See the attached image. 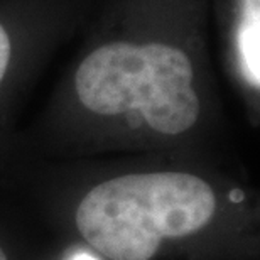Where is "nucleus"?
I'll return each mask as SVG.
<instances>
[{"mask_svg":"<svg viewBox=\"0 0 260 260\" xmlns=\"http://www.w3.org/2000/svg\"><path fill=\"white\" fill-rule=\"evenodd\" d=\"M191 56L162 39H113L91 49L75 73V93L98 117L139 122L174 137L200 120Z\"/></svg>","mask_w":260,"mask_h":260,"instance_id":"f257e3e1","label":"nucleus"},{"mask_svg":"<svg viewBox=\"0 0 260 260\" xmlns=\"http://www.w3.org/2000/svg\"><path fill=\"white\" fill-rule=\"evenodd\" d=\"M215 211V191L198 176L127 174L88 191L76 208V228L107 258L150 260L164 240L201 232Z\"/></svg>","mask_w":260,"mask_h":260,"instance_id":"f03ea898","label":"nucleus"},{"mask_svg":"<svg viewBox=\"0 0 260 260\" xmlns=\"http://www.w3.org/2000/svg\"><path fill=\"white\" fill-rule=\"evenodd\" d=\"M233 53L242 80L260 86V0H237L232 27Z\"/></svg>","mask_w":260,"mask_h":260,"instance_id":"7ed1b4c3","label":"nucleus"},{"mask_svg":"<svg viewBox=\"0 0 260 260\" xmlns=\"http://www.w3.org/2000/svg\"><path fill=\"white\" fill-rule=\"evenodd\" d=\"M12 59V38L2 20H0V83L5 78Z\"/></svg>","mask_w":260,"mask_h":260,"instance_id":"20e7f679","label":"nucleus"},{"mask_svg":"<svg viewBox=\"0 0 260 260\" xmlns=\"http://www.w3.org/2000/svg\"><path fill=\"white\" fill-rule=\"evenodd\" d=\"M0 260H9V258H7V255H5V253H4L2 248H0Z\"/></svg>","mask_w":260,"mask_h":260,"instance_id":"39448f33","label":"nucleus"}]
</instances>
